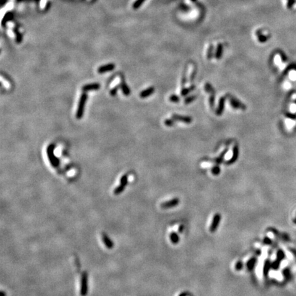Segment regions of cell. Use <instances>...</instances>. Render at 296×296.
<instances>
[{
    "instance_id": "6da1fadb",
    "label": "cell",
    "mask_w": 296,
    "mask_h": 296,
    "mask_svg": "<svg viewBox=\"0 0 296 296\" xmlns=\"http://www.w3.org/2000/svg\"><path fill=\"white\" fill-rule=\"evenodd\" d=\"M86 100H87V94H86V92H84L80 96V98L78 102L77 111H76V114H75V117L77 119H80L84 116Z\"/></svg>"
},
{
    "instance_id": "7a4b0ae2",
    "label": "cell",
    "mask_w": 296,
    "mask_h": 296,
    "mask_svg": "<svg viewBox=\"0 0 296 296\" xmlns=\"http://www.w3.org/2000/svg\"><path fill=\"white\" fill-rule=\"evenodd\" d=\"M54 148L55 145L54 144H50L47 147V155L48 159L51 163V166L54 168H57L59 164H60V161L59 159L54 154Z\"/></svg>"
},
{
    "instance_id": "3957f363",
    "label": "cell",
    "mask_w": 296,
    "mask_h": 296,
    "mask_svg": "<svg viewBox=\"0 0 296 296\" xmlns=\"http://www.w3.org/2000/svg\"><path fill=\"white\" fill-rule=\"evenodd\" d=\"M80 293L81 296H86L88 293V274L85 271L82 274L81 276Z\"/></svg>"
},
{
    "instance_id": "277c9868",
    "label": "cell",
    "mask_w": 296,
    "mask_h": 296,
    "mask_svg": "<svg viewBox=\"0 0 296 296\" xmlns=\"http://www.w3.org/2000/svg\"><path fill=\"white\" fill-rule=\"evenodd\" d=\"M221 216L219 213H217V214L215 215V216L213 217V219H212V223H211V227H210V231L211 232H215L217 230L218 226H219V223L221 221Z\"/></svg>"
},
{
    "instance_id": "5b68a950",
    "label": "cell",
    "mask_w": 296,
    "mask_h": 296,
    "mask_svg": "<svg viewBox=\"0 0 296 296\" xmlns=\"http://www.w3.org/2000/svg\"><path fill=\"white\" fill-rule=\"evenodd\" d=\"M179 203H180L179 199L173 198L172 199V200H171L163 202V204L161 205V207L162 208H164V209L170 208H173V207H175V206H177L179 204Z\"/></svg>"
},
{
    "instance_id": "8992f818",
    "label": "cell",
    "mask_w": 296,
    "mask_h": 296,
    "mask_svg": "<svg viewBox=\"0 0 296 296\" xmlns=\"http://www.w3.org/2000/svg\"><path fill=\"white\" fill-rule=\"evenodd\" d=\"M115 68V65L113 63H108L104 65H101L99 68L98 69V74H102L107 73V72L111 71L114 70Z\"/></svg>"
},
{
    "instance_id": "52a82bcc",
    "label": "cell",
    "mask_w": 296,
    "mask_h": 296,
    "mask_svg": "<svg viewBox=\"0 0 296 296\" xmlns=\"http://www.w3.org/2000/svg\"><path fill=\"white\" fill-rule=\"evenodd\" d=\"M229 100L231 106L235 109H241L243 110H245L246 109V106L245 105L240 102L239 101H238L236 99L232 97V96H230L229 98Z\"/></svg>"
},
{
    "instance_id": "ba28073f",
    "label": "cell",
    "mask_w": 296,
    "mask_h": 296,
    "mask_svg": "<svg viewBox=\"0 0 296 296\" xmlns=\"http://www.w3.org/2000/svg\"><path fill=\"white\" fill-rule=\"evenodd\" d=\"M100 84L98 83H91V84H85L82 87V90L84 92H87L90 91H97L100 89Z\"/></svg>"
},
{
    "instance_id": "9c48e42d",
    "label": "cell",
    "mask_w": 296,
    "mask_h": 296,
    "mask_svg": "<svg viewBox=\"0 0 296 296\" xmlns=\"http://www.w3.org/2000/svg\"><path fill=\"white\" fill-rule=\"evenodd\" d=\"M101 239H102L103 243H104V245H106V247L108 249H113L114 247V243L112 241V240L107 236L106 234L105 233H102L101 235Z\"/></svg>"
},
{
    "instance_id": "30bf717a",
    "label": "cell",
    "mask_w": 296,
    "mask_h": 296,
    "mask_svg": "<svg viewBox=\"0 0 296 296\" xmlns=\"http://www.w3.org/2000/svg\"><path fill=\"white\" fill-rule=\"evenodd\" d=\"M172 118L175 121H178V122H181L183 123H190L192 122V119L190 117L187 116H180L178 115H173L172 116Z\"/></svg>"
},
{
    "instance_id": "8fae6325",
    "label": "cell",
    "mask_w": 296,
    "mask_h": 296,
    "mask_svg": "<svg viewBox=\"0 0 296 296\" xmlns=\"http://www.w3.org/2000/svg\"><path fill=\"white\" fill-rule=\"evenodd\" d=\"M154 91H155V89H154V87H152V86L147 88V89H145V90H144V91H141L140 93V97L141 98H147V97L150 96L151 95H152Z\"/></svg>"
},
{
    "instance_id": "7c38bea8",
    "label": "cell",
    "mask_w": 296,
    "mask_h": 296,
    "mask_svg": "<svg viewBox=\"0 0 296 296\" xmlns=\"http://www.w3.org/2000/svg\"><path fill=\"white\" fill-rule=\"evenodd\" d=\"M120 87H121V89H122V92H123V94L125 96L130 95V89H129L128 86L127 85L126 83H125L124 81H122L121 84H120Z\"/></svg>"
},
{
    "instance_id": "4fadbf2b",
    "label": "cell",
    "mask_w": 296,
    "mask_h": 296,
    "mask_svg": "<svg viewBox=\"0 0 296 296\" xmlns=\"http://www.w3.org/2000/svg\"><path fill=\"white\" fill-rule=\"evenodd\" d=\"M256 263V259L254 258V257H253V258H252L251 259H250L246 265V267L247 268H248V269L249 271L252 270L254 267L255 266Z\"/></svg>"
},
{
    "instance_id": "5bb4252c",
    "label": "cell",
    "mask_w": 296,
    "mask_h": 296,
    "mask_svg": "<svg viewBox=\"0 0 296 296\" xmlns=\"http://www.w3.org/2000/svg\"><path fill=\"white\" fill-rule=\"evenodd\" d=\"M224 101H225V98H222L219 101V104L218 106V108L217 110V114L218 115H221L222 113L223 110H224Z\"/></svg>"
},
{
    "instance_id": "9a60e30c",
    "label": "cell",
    "mask_w": 296,
    "mask_h": 296,
    "mask_svg": "<svg viewBox=\"0 0 296 296\" xmlns=\"http://www.w3.org/2000/svg\"><path fill=\"white\" fill-rule=\"evenodd\" d=\"M238 154H239V150H238V147L237 146H235L234 147V151H233V156L231 159L230 160V161L228 162L229 164L235 163V161H236V158L238 157Z\"/></svg>"
},
{
    "instance_id": "2e32d148",
    "label": "cell",
    "mask_w": 296,
    "mask_h": 296,
    "mask_svg": "<svg viewBox=\"0 0 296 296\" xmlns=\"http://www.w3.org/2000/svg\"><path fill=\"white\" fill-rule=\"evenodd\" d=\"M170 239H171L172 243H173V244H177V243L179 242L180 239H179V236H178V235H177L176 233L172 232L171 234V235H170Z\"/></svg>"
},
{
    "instance_id": "e0dca14e",
    "label": "cell",
    "mask_w": 296,
    "mask_h": 296,
    "mask_svg": "<svg viewBox=\"0 0 296 296\" xmlns=\"http://www.w3.org/2000/svg\"><path fill=\"white\" fill-rule=\"evenodd\" d=\"M128 175L127 174H124L123 176L121 178V179H120L119 185H122V186L125 187L127 186V185H128Z\"/></svg>"
},
{
    "instance_id": "ac0fdd59",
    "label": "cell",
    "mask_w": 296,
    "mask_h": 296,
    "mask_svg": "<svg viewBox=\"0 0 296 296\" xmlns=\"http://www.w3.org/2000/svg\"><path fill=\"white\" fill-rule=\"evenodd\" d=\"M125 188V187H123V186H122V185H119L118 187L114 189V191H113V193H114V195H119V194L122 193V192L124 191Z\"/></svg>"
},
{
    "instance_id": "d6986e66",
    "label": "cell",
    "mask_w": 296,
    "mask_h": 296,
    "mask_svg": "<svg viewBox=\"0 0 296 296\" xmlns=\"http://www.w3.org/2000/svg\"><path fill=\"white\" fill-rule=\"evenodd\" d=\"M193 89H194V86H191V87L190 88H187V89H183V90H182V95H187L188 93H189V92L193 91Z\"/></svg>"
},
{
    "instance_id": "ffe728a7",
    "label": "cell",
    "mask_w": 296,
    "mask_h": 296,
    "mask_svg": "<svg viewBox=\"0 0 296 296\" xmlns=\"http://www.w3.org/2000/svg\"><path fill=\"white\" fill-rule=\"evenodd\" d=\"M120 86H115L114 88H113V89L110 90V94L112 96H115L117 95V91H118V89H119V87Z\"/></svg>"
},
{
    "instance_id": "44dd1931",
    "label": "cell",
    "mask_w": 296,
    "mask_h": 296,
    "mask_svg": "<svg viewBox=\"0 0 296 296\" xmlns=\"http://www.w3.org/2000/svg\"><path fill=\"white\" fill-rule=\"evenodd\" d=\"M269 263H268L267 261V262H265V265H264V267H263V273L265 275H267V274L268 273V271H269Z\"/></svg>"
},
{
    "instance_id": "7402d4cb",
    "label": "cell",
    "mask_w": 296,
    "mask_h": 296,
    "mask_svg": "<svg viewBox=\"0 0 296 296\" xmlns=\"http://www.w3.org/2000/svg\"><path fill=\"white\" fill-rule=\"evenodd\" d=\"M144 1H145V0H137V1H136V2H134V4H133L134 8H135V9L138 8H139V7L140 6V5H141V3H142L143 2H144Z\"/></svg>"
},
{
    "instance_id": "603a6c76",
    "label": "cell",
    "mask_w": 296,
    "mask_h": 296,
    "mask_svg": "<svg viewBox=\"0 0 296 296\" xmlns=\"http://www.w3.org/2000/svg\"><path fill=\"white\" fill-rule=\"evenodd\" d=\"M205 89L208 92H211V93H214V90H213V89H212V87L210 84H208L207 83V84H206Z\"/></svg>"
},
{
    "instance_id": "cb8c5ba5",
    "label": "cell",
    "mask_w": 296,
    "mask_h": 296,
    "mask_svg": "<svg viewBox=\"0 0 296 296\" xmlns=\"http://www.w3.org/2000/svg\"><path fill=\"white\" fill-rule=\"evenodd\" d=\"M212 173L215 175H218L220 173V168L218 167H215L212 169Z\"/></svg>"
},
{
    "instance_id": "d4e9b609",
    "label": "cell",
    "mask_w": 296,
    "mask_h": 296,
    "mask_svg": "<svg viewBox=\"0 0 296 296\" xmlns=\"http://www.w3.org/2000/svg\"><path fill=\"white\" fill-rule=\"evenodd\" d=\"M169 100L171 101H173V102H178L179 100H180V99H179V98H178V96L171 95L169 98Z\"/></svg>"
},
{
    "instance_id": "484cf974",
    "label": "cell",
    "mask_w": 296,
    "mask_h": 296,
    "mask_svg": "<svg viewBox=\"0 0 296 296\" xmlns=\"http://www.w3.org/2000/svg\"><path fill=\"white\" fill-rule=\"evenodd\" d=\"M195 98H196V96H191V97H189V98H188L187 99H185V104H189V103L191 102L192 101H193L194 99H195Z\"/></svg>"
},
{
    "instance_id": "4316f807",
    "label": "cell",
    "mask_w": 296,
    "mask_h": 296,
    "mask_svg": "<svg viewBox=\"0 0 296 296\" xmlns=\"http://www.w3.org/2000/svg\"><path fill=\"white\" fill-rule=\"evenodd\" d=\"M164 123H165V124H166L167 126H172V125L174 124V122H173V120L167 119V120H165Z\"/></svg>"
},
{
    "instance_id": "83f0119b",
    "label": "cell",
    "mask_w": 296,
    "mask_h": 296,
    "mask_svg": "<svg viewBox=\"0 0 296 296\" xmlns=\"http://www.w3.org/2000/svg\"><path fill=\"white\" fill-rule=\"evenodd\" d=\"M242 267H243V263H242L241 262H238L237 263H236V265H235V268H236L237 270L241 269Z\"/></svg>"
},
{
    "instance_id": "f1b7e54d",
    "label": "cell",
    "mask_w": 296,
    "mask_h": 296,
    "mask_svg": "<svg viewBox=\"0 0 296 296\" xmlns=\"http://www.w3.org/2000/svg\"><path fill=\"white\" fill-rule=\"evenodd\" d=\"M1 296H6V293L4 291H2V292H1Z\"/></svg>"
}]
</instances>
